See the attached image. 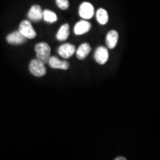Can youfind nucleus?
<instances>
[{
    "mask_svg": "<svg viewBox=\"0 0 160 160\" xmlns=\"http://www.w3.org/2000/svg\"><path fill=\"white\" fill-rule=\"evenodd\" d=\"M91 51V48L88 43H83L79 46L77 51V59L82 60L87 57Z\"/></svg>",
    "mask_w": 160,
    "mask_h": 160,
    "instance_id": "obj_12",
    "label": "nucleus"
},
{
    "mask_svg": "<svg viewBox=\"0 0 160 160\" xmlns=\"http://www.w3.org/2000/svg\"><path fill=\"white\" fill-rule=\"evenodd\" d=\"M79 14L84 19H89L93 17L94 14V8L93 6L90 2H82L79 6Z\"/></svg>",
    "mask_w": 160,
    "mask_h": 160,
    "instance_id": "obj_4",
    "label": "nucleus"
},
{
    "mask_svg": "<svg viewBox=\"0 0 160 160\" xmlns=\"http://www.w3.org/2000/svg\"><path fill=\"white\" fill-rule=\"evenodd\" d=\"M115 160H126V158L122 157H119L116 158Z\"/></svg>",
    "mask_w": 160,
    "mask_h": 160,
    "instance_id": "obj_17",
    "label": "nucleus"
},
{
    "mask_svg": "<svg viewBox=\"0 0 160 160\" xmlns=\"http://www.w3.org/2000/svg\"><path fill=\"white\" fill-rule=\"evenodd\" d=\"M48 64L52 68L68 70L69 68V63L66 61H62L56 57H51L48 60Z\"/></svg>",
    "mask_w": 160,
    "mask_h": 160,
    "instance_id": "obj_10",
    "label": "nucleus"
},
{
    "mask_svg": "<svg viewBox=\"0 0 160 160\" xmlns=\"http://www.w3.org/2000/svg\"><path fill=\"white\" fill-rule=\"evenodd\" d=\"M118 39H119V34L117 31L112 30L108 33L106 37V44L110 49H113L117 46Z\"/></svg>",
    "mask_w": 160,
    "mask_h": 160,
    "instance_id": "obj_11",
    "label": "nucleus"
},
{
    "mask_svg": "<svg viewBox=\"0 0 160 160\" xmlns=\"http://www.w3.org/2000/svg\"><path fill=\"white\" fill-rule=\"evenodd\" d=\"M8 42L10 44H15V45H19L22 44L27 41V38L24 36L22 33L19 31H15L8 36L7 38Z\"/></svg>",
    "mask_w": 160,
    "mask_h": 160,
    "instance_id": "obj_7",
    "label": "nucleus"
},
{
    "mask_svg": "<svg viewBox=\"0 0 160 160\" xmlns=\"http://www.w3.org/2000/svg\"><path fill=\"white\" fill-rule=\"evenodd\" d=\"M108 13L103 8H99L97 11V19L101 25H105L108 22Z\"/></svg>",
    "mask_w": 160,
    "mask_h": 160,
    "instance_id": "obj_14",
    "label": "nucleus"
},
{
    "mask_svg": "<svg viewBox=\"0 0 160 160\" xmlns=\"http://www.w3.org/2000/svg\"><path fill=\"white\" fill-rule=\"evenodd\" d=\"M70 33V27L68 24H65L60 27L57 33V39L59 41H65L68 38Z\"/></svg>",
    "mask_w": 160,
    "mask_h": 160,
    "instance_id": "obj_13",
    "label": "nucleus"
},
{
    "mask_svg": "<svg viewBox=\"0 0 160 160\" xmlns=\"http://www.w3.org/2000/svg\"><path fill=\"white\" fill-rule=\"evenodd\" d=\"M35 51L37 53V59L44 64L48 62L51 57V48L48 44L45 42L38 43L35 46Z\"/></svg>",
    "mask_w": 160,
    "mask_h": 160,
    "instance_id": "obj_1",
    "label": "nucleus"
},
{
    "mask_svg": "<svg viewBox=\"0 0 160 160\" xmlns=\"http://www.w3.org/2000/svg\"><path fill=\"white\" fill-rule=\"evenodd\" d=\"M29 70L33 76L37 77H43L46 73L45 64L39 59H33L29 65Z\"/></svg>",
    "mask_w": 160,
    "mask_h": 160,
    "instance_id": "obj_2",
    "label": "nucleus"
},
{
    "mask_svg": "<svg viewBox=\"0 0 160 160\" xmlns=\"http://www.w3.org/2000/svg\"><path fill=\"white\" fill-rule=\"evenodd\" d=\"M75 46L71 44L66 43L61 45L58 49V53L64 59H68L75 53Z\"/></svg>",
    "mask_w": 160,
    "mask_h": 160,
    "instance_id": "obj_6",
    "label": "nucleus"
},
{
    "mask_svg": "<svg viewBox=\"0 0 160 160\" xmlns=\"http://www.w3.org/2000/svg\"><path fill=\"white\" fill-rule=\"evenodd\" d=\"M91 28V23L85 20H81L76 24L74 27V33L76 35H82L88 33Z\"/></svg>",
    "mask_w": 160,
    "mask_h": 160,
    "instance_id": "obj_9",
    "label": "nucleus"
},
{
    "mask_svg": "<svg viewBox=\"0 0 160 160\" xmlns=\"http://www.w3.org/2000/svg\"><path fill=\"white\" fill-rule=\"evenodd\" d=\"M94 59L99 65H104L109 59L108 50L103 46H99L96 50L94 53Z\"/></svg>",
    "mask_w": 160,
    "mask_h": 160,
    "instance_id": "obj_5",
    "label": "nucleus"
},
{
    "mask_svg": "<svg viewBox=\"0 0 160 160\" xmlns=\"http://www.w3.org/2000/svg\"><path fill=\"white\" fill-rule=\"evenodd\" d=\"M28 17L32 21L38 22L43 18V11L39 5L32 6L28 12Z\"/></svg>",
    "mask_w": 160,
    "mask_h": 160,
    "instance_id": "obj_8",
    "label": "nucleus"
},
{
    "mask_svg": "<svg viewBox=\"0 0 160 160\" xmlns=\"http://www.w3.org/2000/svg\"><path fill=\"white\" fill-rule=\"evenodd\" d=\"M58 7L62 10H66L69 7L68 0H56Z\"/></svg>",
    "mask_w": 160,
    "mask_h": 160,
    "instance_id": "obj_16",
    "label": "nucleus"
},
{
    "mask_svg": "<svg viewBox=\"0 0 160 160\" xmlns=\"http://www.w3.org/2000/svg\"><path fill=\"white\" fill-rule=\"evenodd\" d=\"M19 31L21 32L27 39H33L37 37V33L33 29L31 23L28 20H23L19 25Z\"/></svg>",
    "mask_w": 160,
    "mask_h": 160,
    "instance_id": "obj_3",
    "label": "nucleus"
},
{
    "mask_svg": "<svg viewBox=\"0 0 160 160\" xmlns=\"http://www.w3.org/2000/svg\"><path fill=\"white\" fill-rule=\"evenodd\" d=\"M43 18L45 22L49 23H53L57 22V16L54 12L49 11V10H45L43 11Z\"/></svg>",
    "mask_w": 160,
    "mask_h": 160,
    "instance_id": "obj_15",
    "label": "nucleus"
}]
</instances>
